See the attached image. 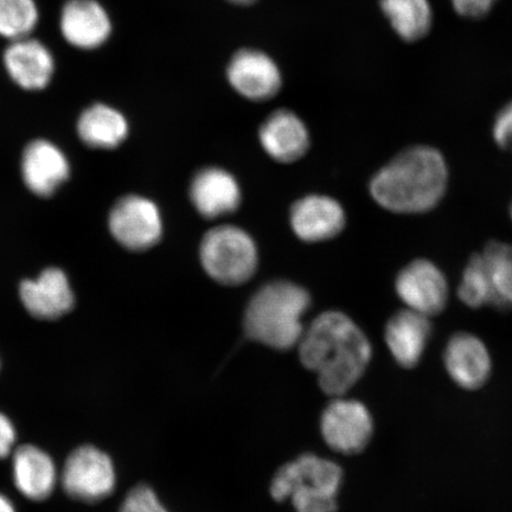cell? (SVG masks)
<instances>
[{
	"mask_svg": "<svg viewBox=\"0 0 512 512\" xmlns=\"http://www.w3.org/2000/svg\"><path fill=\"white\" fill-rule=\"evenodd\" d=\"M310 304V294L302 286L273 281L261 287L247 306V335L273 349H291L304 334L303 317Z\"/></svg>",
	"mask_w": 512,
	"mask_h": 512,
	"instance_id": "3957f363",
	"label": "cell"
},
{
	"mask_svg": "<svg viewBox=\"0 0 512 512\" xmlns=\"http://www.w3.org/2000/svg\"><path fill=\"white\" fill-rule=\"evenodd\" d=\"M228 2L235 5L247 6L256 2V0H228Z\"/></svg>",
	"mask_w": 512,
	"mask_h": 512,
	"instance_id": "f546056e",
	"label": "cell"
},
{
	"mask_svg": "<svg viewBox=\"0 0 512 512\" xmlns=\"http://www.w3.org/2000/svg\"><path fill=\"white\" fill-rule=\"evenodd\" d=\"M110 229L121 246L142 252L156 246L163 234V221L155 203L130 195L115 203Z\"/></svg>",
	"mask_w": 512,
	"mask_h": 512,
	"instance_id": "9c48e42d",
	"label": "cell"
},
{
	"mask_svg": "<svg viewBox=\"0 0 512 512\" xmlns=\"http://www.w3.org/2000/svg\"><path fill=\"white\" fill-rule=\"evenodd\" d=\"M69 171L64 153L48 140L38 139L25 147L22 175L27 187L37 196L53 195L67 181Z\"/></svg>",
	"mask_w": 512,
	"mask_h": 512,
	"instance_id": "ffe728a7",
	"label": "cell"
},
{
	"mask_svg": "<svg viewBox=\"0 0 512 512\" xmlns=\"http://www.w3.org/2000/svg\"><path fill=\"white\" fill-rule=\"evenodd\" d=\"M204 271L216 283L239 286L258 268V248L252 236L235 226H220L204 235L200 247Z\"/></svg>",
	"mask_w": 512,
	"mask_h": 512,
	"instance_id": "8992f818",
	"label": "cell"
},
{
	"mask_svg": "<svg viewBox=\"0 0 512 512\" xmlns=\"http://www.w3.org/2000/svg\"><path fill=\"white\" fill-rule=\"evenodd\" d=\"M448 184L447 163L432 146L408 147L376 172L370 194L395 214H425L439 206Z\"/></svg>",
	"mask_w": 512,
	"mask_h": 512,
	"instance_id": "7a4b0ae2",
	"label": "cell"
},
{
	"mask_svg": "<svg viewBox=\"0 0 512 512\" xmlns=\"http://www.w3.org/2000/svg\"><path fill=\"white\" fill-rule=\"evenodd\" d=\"M342 479L337 464L304 454L281 467L273 478L271 494L279 502L291 499L297 512H336Z\"/></svg>",
	"mask_w": 512,
	"mask_h": 512,
	"instance_id": "277c9868",
	"label": "cell"
},
{
	"mask_svg": "<svg viewBox=\"0 0 512 512\" xmlns=\"http://www.w3.org/2000/svg\"><path fill=\"white\" fill-rule=\"evenodd\" d=\"M12 479L17 491L31 502H44L60 483L53 457L32 444L17 446L12 453Z\"/></svg>",
	"mask_w": 512,
	"mask_h": 512,
	"instance_id": "5bb4252c",
	"label": "cell"
},
{
	"mask_svg": "<svg viewBox=\"0 0 512 512\" xmlns=\"http://www.w3.org/2000/svg\"><path fill=\"white\" fill-rule=\"evenodd\" d=\"M259 139L267 155L279 163L297 162L310 147L304 121L288 110L273 112L261 125Z\"/></svg>",
	"mask_w": 512,
	"mask_h": 512,
	"instance_id": "d6986e66",
	"label": "cell"
},
{
	"mask_svg": "<svg viewBox=\"0 0 512 512\" xmlns=\"http://www.w3.org/2000/svg\"><path fill=\"white\" fill-rule=\"evenodd\" d=\"M381 9L402 40H421L431 29L432 9L428 0H381Z\"/></svg>",
	"mask_w": 512,
	"mask_h": 512,
	"instance_id": "603a6c76",
	"label": "cell"
},
{
	"mask_svg": "<svg viewBox=\"0 0 512 512\" xmlns=\"http://www.w3.org/2000/svg\"><path fill=\"white\" fill-rule=\"evenodd\" d=\"M344 209L334 198L311 195L294 203L290 221L294 234L306 242L336 238L345 226Z\"/></svg>",
	"mask_w": 512,
	"mask_h": 512,
	"instance_id": "e0dca14e",
	"label": "cell"
},
{
	"mask_svg": "<svg viewBox=\"0 0 512 512\" xmlns=\"http://www.w3.org/2000/svg\"><path fill=\"white\" fill-rule=\"evenodd\" d=\"M510 216H511V220H512V202H511V206H510Z\"/></svg>",
	"mask_w": 512,
	"mask_h": 512,
	"instance_id": "4dcf8cb0",
	"label": "cell"
},
{
	"mask_svg": "<svg viewBox=\"0 0 512 512\" xmlns=\"http://www.w3.org/2000/svg\"><path fill=\"white\" fill-rule=\"evenodd\" d=\"M444 364L451 380L466 390L482 388L492 373L489 349L482 339L470 332H457L448 339Z\"/></svg>",
	"mask_w": 512,
	"mask_h": 512,
	"instance_id": "7c38bea8",
	"label": "cell"
},
{
	"mask_svg": "<svg viewBox=\"0 0 512 512\" xmlns=\"http://www.w3.org/2000/svg\"><path fill=\"white\" fill-rule=\"evenodd\" d=\"M300 361L315 371L323 392L341 398L362 379L371 361V344L354 320L330 311L317 317L298 343Z\"/></svg>",
	"mask_w": 512,
	"mask_h": 512,
	"instance_id": "6da1fadb",
	"label": "cell"
},
{
	"mask_svg": "<svg viewBox=\"0 0 512 512\" xmlns=\"http://www.w3.org/2000/svg\"><path fill=\"white\" fill-rule=\"evenodd\" d=\"M395 291L407 309L430 318L446 309L450 296L445 274L427 259H416L403 267L396 277Z\"/></svg>",
	"mask_w": 512,
	"mask_h": 512,
	"instance_id": "ba28073f",
	"label": "cell"
},
{
	"mask_svg": "<svg viewBox=\"0 0 512 512\" xmlns=\"http://www.w3.org/2000/svg\"><path fill=\"white\" fill-rule=\"evenodd\" d=\"M432 334L430 317L405 309L390 317L384 339L395 362L402 368L413 369L424 357Z\"/></svg>",
	"mask_w": 512,
	"mask_h": 512,
	"instance_id": "2e32d148",
	"label": "cell"
},
{
	"mask_svg": "<svg viewBox=\"0 0 512 512\" xmlns=\"http://www.w3.org/2000/svg\"><path fill=\"white\" fill-rule=\"evenodd\" d=\"M320 427L326 444L332 450L355 454L370 443L374 421L362 402L336 398L326 407Z\"/></svg>",
	"mask_w": 512,
	"mask_h": 512,
	"instance_id": "30bf717a",
	"label": "cell"
},
{
	"mask_svg": "<svg viewBox=\"0 0 512 512\" xmlns=\"http://www.w3.org/2000/svg\"><path fill=\"white\" fill-rule=\"evenodd\" d=\"M17 443V431L8 415L0 412V460L9 458L14 453Z\"/></svg>",
	"mask_w": 512,
	"mask_h": 512,
	"instance_id": "4316f807",
	"label": "cell"
},
{
	"mask_svg": "<svg viewBox=\"0 0 512 512\" xmlns=\"http://www.w3.org/2000/svg\"><path fill=\"white\" fill-rule=\"evenodd\" d=\"M0 512H17L14 502L0 492Z\"/></svg>",
	"mask_w": 512,
	"mask_h": 512,
	"instance_id": "f1b7e54d",
	"label": "cell"
},
{
	"mask_svg": "<svg viewBox=\"0 0 512 512\" xmlns=\"http://www.w3.org/2000/svg\"><path fill=\"white\" fill-rule=\"evenodd\" d=\"M66 495L81 503H99L110 497L117 486L113 460L94 445H81L69 453L60 472Z\"/></svg>",
	"mask_w": 512,
	"mask_h": 512,
	"instance_id": "52a82bcc",
	"label": "cell"
},
{
	"mask_svg": "<svg viewBox=\"0 0 512 512\" xmlns=\"http://www.w3.org/2000/svg\"><path fill=\"white\" fill-rule=\"evenodd\" d=\"M454 10L465 17H482L488 14L495 0H451Z\"/></svg>",
	"mask_w": 512,
	"mask_h": 512,
	"instance_id": "83f0119b",
	"label": "cell"
},
{
	"mask_svg": "<svg viewBox=\"0 0 512 512\" xmlns=\"http://www.w3.org/2000/svg\"><path fill=\"white\" fill-rule=\"evenodd\" d=\"M3 61L11 80L25 91H42L55 73L53 54L42 42L31 37L11 42Z\"/></svg>",
	"mask_w": 512,
	"mask_h": 512,
	"instance_id": "9a60e30c",
	"label": "cell"
},
{
	"mask_svg": "<svg viewBox=\"0 0 512 512\" xmlns=\"http://www.w3.org/2000/svg\"><path fill=\"white\" fill-rule=\"evenodd\" d=\"M40 21L35 0H0V37L10 42L30 37Z\"/></svg>",
	"mask_w": 512,
	"mask_h": 512,
	"instance_id": "cb8c5ba5",
	"label": "cell"
},
{
	"mask_svg": "<svg viewBox=\"0 0 512 512\" xmlns=\"http://www.w3.org/2000/svg\"><path fill=\"white\" fill-rule=\"evenodd\" d=\"M21 299L31 315L40 319L59 318L74 306L67 275L59 268H48L38 279L23 281Z\"/></svg>",
	"mask_w": 512,
	"mask_h": 512,
	"instance_id": "44dd1931",
	"label": "cell"
},
{
	"mask_svg": "<svg viewBox=\"0 0 512 512\" xmlns=\"http://www.w3.org/2000/svg\"><path fill=\"white\" fill-rule=\"evenodd\" d=\"M128 131L125 115L106 104L89 106L78 120L79 137L94 149H115L125 142Z\"/></svg>",
	"mask_w": 512,
	"mask_h": 512,
	"instance_id": "7402d4cb",
	"label": "cell"
},
{
	"mask_svg": "<svg viewBox=\"0 0 512 512\" xmlns=\"http://www.w3.org/2000/svg\"><path fill=\"white\" fill-rule=\"evenodd\" d=\"M494 138L502 149H512V102L497 115Z\"/></svg>",
	"mask_w": 512,
	"mask_h": 512,
	"instance_id": "484cf974",
	"label": "cell"
},
{
	"mask_svg": "<svg viewBox=\"0 0 512 512\" xmlns=\"http://www.w3.org/2000/svg\"><path fill=\"white\" fill-rule=\"evenodd\" d=\"M119 512H169L150 486L140 484L128 492Z\"/></svg>",
	"mask_w": 512,
	"mask_h": 512,
	"instance_id": "d4e9b609",
	"label": "cell"
},
{
	"mask_svg": "<svg viewBox=\"0 0 512 512\" xmlns=\"http://www.w3.org/2000/svg\"><path fill=\"white\" fill-rule=\"evenodd\" d=\"M60 30L70 46L98 49L110 40L111 17L96 0H68L61 11Z\"/></svg>",
	"mask_w": 512,
	"mask_h": 512,
	"instance_id": "4fadbf2b",
	"label": "cell"
},
{
	"mask_svg": "<svg viewBox=\"0 0 512 512\" xmlns=\"http://www.w3.org/2000/svg\"><path fill=\"white\" fill-rule=\"evenodd\" d=\"M227 79L236 93L256 102L274 98L283 86L278 64L270 55L256 49H241L232 57Z\"/></svg>",
	"mask_w": 512,
	"mask_h": 512,
	"instance_id": "8fae6325",
	"label": "cell"
},
{
	"mask_svg": "<svg viewBox=\"0 0 512 512\" xmlns=\"http://www.w3.org/2000/svg\"><path fill=\"white\" fill-rule=\"evenodd\" d=\"M458 297L471 309L512 310V245L492 240L464 268Z\"/></svg>",
	"mask_w": 512,
	"mask_h": 512,
	"instance_id": "5b68a950",
	"label": "cell"
},
{
	"mask_svg": "<svg viewBox=\"0 0 512 512\" xmlns=\"http://www.w3.org/2000/svg\"><path fill=\"white\" fill-rule=\"evenodd\" d=\"M190 200L203 217L208 220L234 213L241 202L238 181L227 170L209 166L192 178Z\"/></svg>",
	"mask_w": 512,
	"mask_h": 512,
	"instance_id": "ac0fdd59",
	"label": "cell"
}]
</instances>
